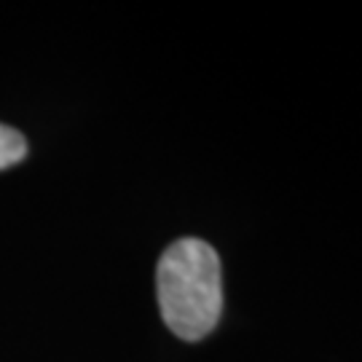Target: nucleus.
<instances>
[{
	"label": "nucleus",
	"mask_w": 362,
	"mask_h": 362,
	"mask_svg": "<svg viewBox=\"0 0 362 362\" xmlns=\"http://www.w3.org/2000/svg\"><path fill=\"white\" fill-rule=\"evenodd\" d=\"M158 306L167 327L182 341H199L218 325L223 276L218 252L202 239H180L164 250L156 272Z\"/></svg>",
	"instance_id": "f257e3e1"
},
{
	"label": "nucleus",
	"mask_w": 362,
	"mask_h": 362,
	"mask_svg": "<svg viewBox=\"0 0 362 362\" xmlns=\"http://www.w3.org/2000/svg\"><path fill=\"white\" fill-rule=\"evenodd\" d=\"M25 153H27L25 137L16 129H11V127H3L0 124V169L19 164L25 158Z\"/></svg>",
	"instance_id": "f03ea898"
}]
</instances>
